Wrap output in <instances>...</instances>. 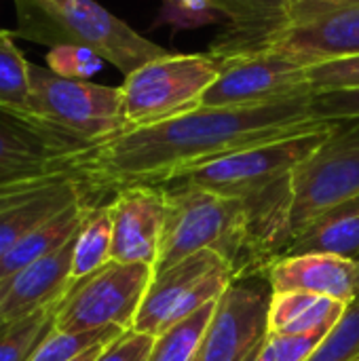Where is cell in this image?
<instances>
[{
  "instance_id": "obj_29",
  "label": "cell",
  "mask_w": 359,
  "mask_h": 361,
  "mask_svg": "<svg viewBox=\"0 0 359 361\" xmlns=\"http://www.w3.org/2000/svg\"><path fill=\"white\" fill-rule=\"evenodd\" d=\"M104 66V59L85 47L61 44L53 47L47 53V68L57 76L72 78V80H87L97 74Z\"/></svg>"
},
{
  "instance_id": "obj_1",
  "label": "cell",
  "mask_w": 359,
  "mask_h": 361,
  "mask_svg": "<svg viewBox=\"0 0 359 361\" xmlns=\"http://www.w3.org/2000/svg\"><path fill=\"white\" fill-rule=\"evenodd\" d=\"M326 123L311 114V97L250 108L201 106L154 125L118 131L80 152L72 173L93 197L135 184L163 186L224 154L313 131Z\"/></svg>"
},
{
  "instance_id": "obj_3",
  "label": "cell",
  "mask_w": 359,
  "mask_h": 361,
  "mask_svg": "<svg viewBox=\"0 0 359 361\" xmlns=\"http://www.w3.org/2000/svg\"><path fill=\"white\" fill-rule=\"evenodd\" d=\"M269 51L300 66H317L359 55V0H298L286 19L243 38L218 36L212 55L218 59Z\"/></svg>"
},
{
  "instance_id": "obj_23",
  "label": "cell",
  "mask_w": 359,
  "mask_h": 361,
  "mask_svg": "<svg viewBox=\"0 0 359 361\" xmlns=\"http://www.w3.org/2000/svg\"><path fill=\"white\" fill-rule=\"evenodd\" d=\"M214 309L216 302H209L207 307L199 309L190 317L159 334L150 349L148 361H195L201 338L212 322Z\"/></svg>"
},
{
  "instance_id": "obj_34",
  "label": "cell",
  "mask_w": 359,
  "mask_h": 361,
  "mask_svg": "<svg viewBox=\"0 0 359 361\" xmlns=\"http://www.w3.org/2000/svg\"><path fill=\"white\" fill-rule=\"evenodd\" d=\"M245 361H273L271 357V353H269V349H267V345H264V341H262V345L248 357Z\"/></svg>"
},
{
  "instance_id": "obj_14",
  "label": "cell",
  "mask_w": 359,
  "mask_h": 361,
  "mask_svg": "<svg viewBox=\"0 0 359 361\" xmlns=\"http://www.w3.org/2000/svg\"><path fill=\"white\" fill-rule=\"evenodd\" d=\"M78 201H93L91 190L72 173H53L0 186V258L28 233Z\"/></svg>"
},
{
  "instance_id": "obj_28",
  "label": "cell",
  "mask_w": 359,
  "mask_h": 361,
  "mask_svg": "<svg viewBox=\"0 0 359 361\" xmlns=\"http://www.w3.org/2000/svg\"><path fill=\"white\" fill-rule=\"evenodd\" d=\"M224 17L212 0H161L159 17L152 25H171L174 32L195 30L222 21Z\"/></svg>"
},
{
  "instance_id": "obj_24",
  "label": "cell",
  "mask_w": 359,
  "mask_h": 361,
  "mask_svg": "<svg viewBox=\"0 0 359 361\" xmlns=\"http://www.w3.org/2000/svg\"><path fill=\"white\" fill-rule=\"evenodd\" d=\"M55 307L32 313L30 317L0 330V361H30L32 353L51 334Z\"/></svg>"
},
{
  "instance_id": "obj_9",
  "label": "cell",
  "mask_w": 359,
  "mask_h": 361,
  "mask_svg": "<svg viewBox=\"0 0 359 361\" xmlns=\"http://www.w3.org/2000/svg\"><path fill=\"white\" fill-rule=\"evenodd\" d=\"M237 281L233 264L214 250L197 252L154 277L133 322V332L157 338L199 309L216 302Z\"/></svg>"
},
{
  "instance_id": "obj_10",
  "label": "cell",
  "mask_w": 359,
  "mask_h": 361,
  "mask_svg": "<svg viewBox=\"0 0 359 361\" xmlns=\"http://www.w3.org/2000/svg\"><path fill=\"white\" fill-rule=\"evenodd\" d=\"M358 197L359 118H341L320 148L292 171L294 235L324 212Z\"/></svg>"
},
{
  "instance_id": "obj_4",
  "label": "cell",
  "mask_w": 359,
  "mask_h": 361,
  "mask_svg": "<svg viewBox=\"0 0 359 361\" xmlns=\"http://www.w3.org/2000/svg\"><path fill=\"white\" fill-rule=\"evenodd\" d=\"M163 186L167 192V222L154 271H163L197 252L214 250L233 264L237 279H241L245 262L243 199L184 182Z\"/></svg>"
},
{
  "instance_id": "obj_32",
  "label": "cell",
  "mask_w": 359,
  "mask_h": 361,
  "mask_svg": "<svg viewBox=\"0 0 359 361\" xmlns=\"http://www.w3.org/2000/svg\"><path fill=\"white\" fill-rule=\"evenodd\" d=\"M326 334H267L264 345L273 361H307Z\"/></svg>"
},
{
  "instance_id": "obj_11",
  "label": "cell",
  "mask_w": 359,
  "mask_h": 361,
  "mask_svg": "<svg viewBox=\"0 0 359 361\" xmlns=\"http://www.w3.org/2000/svg\"><path fill=\"white\" fill-rule=\"evenodd\" d=\"M222 68L205 91V108H250L313 97L309 68L269 51L239 53L220 59Z\"/></svg>"
},
{
  "instance_id": "obj_17",
  "label": "cell",
  "mask_w": 359,
  "mask_h": 361,
  "mask_svg": "<svg viewBox=\"0 0 359 361\" xmlns=\"http://www.w3.org/2000/svg\"><path fill=\"white\" fill-rule=\"evenodd\" d=\"M72 241L0 283V330L61 302L72 286Z\"/></svg>"
},
{
  "instance_id": "obj_25",
  "label": "cell",
  "mask_w": 359,
  "mask_h": 361,
  "mask_svg": "<svg viewBox=\"0 0 359 361\" xmlns=\"http://www.w3.org/2000/svg\"><path fill=\"white\" fill-rule=\"evenodd\" d=\"M30 93V61L15 47V36L0 30V106L25 110Z\"/></svg>"
},
{
  "instance_id": "obj_5",
  "label": "cell",
  "mask_w": 359,
  "mask_h": 361,
  "mask_svg": "<svg viewBox=\"0 0 359 361\" xmlns=\"http://www.w3.org/2000/svg\"><path fill=\"white\" fill-rule=\"evenodd\" d=\"M220 68V59L212 53H167L140 66L121 85L127 127L154 125L201 108Z\"/></svg>"
},
{
  "instance_id": "obj_37",
  "label": "cell",
  "mask_w": 359,
  "mask_h": 361,
  "mask_svg": "<svg viewBox=\"0 0 359 361\" xmlns=\"http://www.w3.org/2000/svg\"><path fill=\"white\" fill-rule=\"evenodd\" d=\"M358 264H359V260H358Z\"/></svg>"
},
{
  "instance_id": "obj_36",
  "label": "cell",
  "mask_w": 359,
  "mask_h": 361,
  "mask_svg": "<svg viewBox=\"0 0 359 361\" xmlns=\"http://www.w3.org/2000/svg\"><path fill=\"white\" fill-rule=\"evenodd\" d=\"M49 2H53V4H57V6H66V4H70L72 0H49Z\"/></svg>"
},
{
  "instance_id": "obj_19",
  "label": "cell",
  "mask_w": 359,
  "mask_h": 361,
  "mask_svg": "<svg viewBox=\"0 0 359 361\" xmlns=\"http://www.w3.org/2000/svg\"><path fill=\"white\" fill-rule=\"evenodd\" d=\"M286 254H334L359 260V197L324 212L300 228Z\"/></svg>"
},
{
  "instance_id": "obj_6",
  "label": "cell",
  "mask_w": 359,
  "mask_h": 361,
  "mask_svg": "<svg viewBox=\"0 0 359 361\" xmlns=\"http://www.w3.org/2000/svg\"><path fill=\"white\" fill-rule=\"evenodd\" d=\"M25 110L87 148L127 129L121 87L63 78L36 63H30Z\"/></svg>"
},
{
  "instance_id": "obj_26",
  "label": "cell",
  "mask_w": 359,
  "mask_h": 361,
  "mask_svg": "<svg viewBox=\"0 0 359 361\" xmlns=\"http://www.w3.org/2000/svg\"><path fill=\"white\" fill-rule=\"evenodd\" d=\"M121 334H125V332L118 328H106V330H95V332H78V334L51 330V334L32 353L30 361H72L74 357L83 355L85 351H89L97 345L112 343Z\"/></svg>"
},
{
  "instance_id": "obj_18",
  "label": "cell",
  "mask_w": 359,
  "mask_h": 361,
  "mask_svg": "<svg viewBox=\"0 0 359 361\" xmlns=\"http://www.w3.org/2000/svg\"><path fill=\"white\" fill-rule=\"evenodd\" d=\"M349 305L307 292H271L267 334H328Z\"/></svg>"
},
{
  "instance_id": "obj_15",
  "label": "cell",
  "mask_w": 359,
  "mask_h": 361,
  "mask_svg": "<svg viewBox=\"0 0 359 361\" xmlns=\"http://www.w3.org/2000/svg\"><path fill=\"white\" fill-rule=\"evenodd\" d=\"M108 207L112 218V260L154 267L167 222L165 186L135 184L121 188Z\"/></svg>"
},
{
  "instance_id": "obj_33",
  "label": "cell",
  "mask_w": 359,
  "mask_h": 361,
  "mask_svg": "<svg viewBox=\"0 0 359 361\" xmlns=\"http://www.w3.org/2000/svg\"><path fill=\"white\" fill-rule=\"evenodd\" d=\"M154 338L140 332H125L102 349L95 361H148Z\"/></svg>"
},
{
  "instance_id": "obj_8",
  "label": "cell",
  "mask_w": 359,
  "mask_h": 361,
  "mask_svg": "<svg viewBox=\"0 0 359 361\" xmlns=\"http://www.w3.org/2000/svg\"><path fill=\"white\" fill-rule=\"evenodd\" d=\"M152 277L154 267L150 264L108 262L70 286L55 309L53 330L78 334L118 328L131 332Z\"/></svg>"
},
{
  "instance_id": "obj_2",
  "label": "cell",
  "mask_w": 359,
  "mask_h": 361,
  "mask_svg": "<svg viewBox=\"0 0 359 361\" xmlns=\"http://www.w3.org/2000/svg\"><path fill=\"white\" fill-rule=\"evenodd\" d=\"M13 2L17 13L15 38L32 40L49 49L61 44L91 49L104 61L121 70L123 76L171 53L93 0H72L66 6H57L49 0Z\"/></svg>"
},
{
  "instance_id": "obj_12",
  "label": "cell",
  "mask_w": 359,
  "mask_h": 361,
  "mask_svg": "<svg viewBox=\"0 0 359 361\" xmlns=\"http://www.w3.org/2000/svg\"><path fill=\"white\" fill-rule=\"evenodd\" d=\"M87 146L21 108L0 106V186L53 173H72ZM74 176V173H72Z\"/></svg>"
},
{
  "instance_id": "obj_31",
  "label": "cell",
  "mask_w": 359,
  "mask_h": 361,
  "mask_svg": "<svg viewBox=\"0 0 359 361\" xmlns=\"http://www.w3.org/2000/svg\"><path fill=\"white\" fill-rule=\"evenodd\" d=\"M311 114L320 121L359 118V89L315 93L311 97Z\"/></svg>"
},
{
  "instance_id": "obj_16",
  "label": "cell",
  "mask_w": 359,
  "mask_h": 361,
  "mask_svg": "<svg viewBox=\"0 0 359 361\" xmlns=\"http://www.w3.org/2000/svg\"><path fill=\"white\" fill-rule=\"evenodd\" d=\"M271 292L320 294L345 305L359 296L358 260L334 254H286L264 271Z\"/></svg>"
},
{
  "instance_id": "obj_35",
  "label": "cell",
  "mask_w": 359,
  "mask_h": 361,
  "mask_svg": "<svg viewBox=\"0 0 359 361\" xmlns=\"http://www.w3.org/2000/svg\"><path fill=\"white\" fill-rule=\"evenodd\" d=\"M106 345H110V343H104V345H97V347H93V349H89V351H85L83 355H78V357H74L72 361H95V357L102 353V349L106 347Z\"/></svg>"
},
{
  "instance_id": "obj_13",
  "label": "cell",
  "mask_w": 359,
  "mask_h": 361,
  "mask_svg": "<svg viewBox=\"0 0 359 361\" xmlns=\"http://www.w3.org/2000/svg\"><path fill=\"white\" fill-rule=\"evenodd\" d=\"M271 290L248 281H233L216 300L212 322L201 338L195 361H245L267 338Z\"/></svg>"
},
{
  "instance_id": "obj_7",
  "label": "cell",
  "mask_w": 359,
  "mask_h": 361,
  "mask_svg": "<svg viewBox=\"0 0 359 361\" xmlns=\"http://www.w3.org/2000/svg\"><path fill=\"white\" fill-rule=\"evenodd\" d=\"M336 121H328L324 127L313 131L279 137L273 142L256 144L199 167H193L171 182H184L193 186H201L226 197L245 199L252 197L279 180L292 176V171L307 161L320 144L330 135ZM169 184V182H167Z\"/></svg>"
},
{
  "instance_id": "obj_30",
  "label": "cell",
  "mask_w": 359,
  "mask_h": 361,
  "mask_svg": "<svg viewBox=\"0 0 359 361\" xmlns=\"http://www.w3.org/2000/svg\"><path fill=\"white\" fill-rule=\"evenodd\" d=\"M309 82H311L313 95L326 93V91L359 89V55L311 66Z\"/></svg>"
},
{
  "instance_id": "obj_20",
  "label": "cell",
  "mask_w": 359,
  "mask_h": 361,
  "mask_svg": "<svg viewBox=\"0 0 359 361\" xmlns=\"http://www.w3.org/2000/svg\"><path fill=\"white\" fill-rule=\"evenodd\" d=\"M89 205H93V201H78V203L70 205L68 209H63L61 214L47 220L44 224L36 226L21 241H17L0 258V283H4L19 271L47 258L49 254L57 252L68 241H72L85 220Z\"/></svg>"
},
{
  "instance_id": "obj_22",
  "label": "cell",
  "mask_w": 359,
  "mask_h": 361,
  "mask_svg": "<svg viewBox=\"0 0 359 361\" xmlns=\"http://www.w3.org/2000/svg\"><path fill=\"white\" fill-rule=\"evenodd\" d=\"M224 19L231 21L226 38L260 34L286 19L298 0H212Z\"/></svg>"
},
{
  "instance_id": "obj_21",
  "label": "cell",
  "mask_w": 359,
  "mask_h": 361,
  "mask_svg": "<svg viewBox=\"0 0 359 361\" xmlns=\"http://www.w3.org/2000/svg\"><path fill=\"white\" fill-rule=\"evenodd\" d=\"M112 262V218L108 203L89 205L80 228L72 241V286Z\"/></svg>"
},
{
  "instance_id": "obj_38",
  "label": "cell",
  "mask_w": 359,
  "mask_h": 361,
  "mask_svg": "<svg viewBox=\"0 0 359 361\" xmlns=\"http://www.w3.org/2000/svg\"><path fill=\"white\" fill-rule=\"evenodd\" d=\"M358 361H359V360H358Z\"/></svg>"
},
{
  "instance_id": "obj_27",
  "label": "cell",
  "mask_w": 359,
  "mask_h": 361,
  "mask_svg": "<svg viewBox=\"0 0 359 361\" xmlns=\"http://www.w3.org/2000/svg\"><path fill=\"white\" fill-rule=\"evenodd\" d=\"M359 360V296L347 307L339 324L322 338L315 353L307 361Z\"/></svg>"
}]
</instances>
